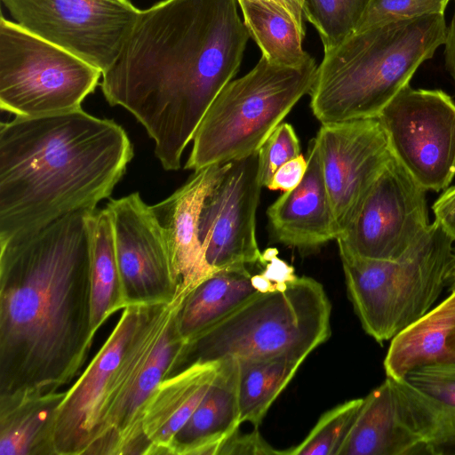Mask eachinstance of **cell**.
I'll return each instance as SVG.
<instances>
[{
    "instance_id": "cell-19",
    "label": "cell",
    "mask_w": 455,
    "mask_h": 455,
    "mask_svg": "<svg viewBox=\"0 0 455 455\" xmlns=\"http://www.w3.org/2000/svg\"><path fill=\"white\" fill-rule=\"evenodd\" d=\"M224 166L213 164L195 171L171 196L150 205L164 235L180 288L188 292L212 272L199 239L198 224L204 198Z\"/></svg>"
},
{
    "instance_id": "cell-1",
    "label": "cell",
    "mask_w": 455,
    "mask_h": 455,
    "mask_svg": "<svg viewBox=\"0 0 455 455\" xmlns=\"http://www.w3.org/2000/svg\"><path fill=\"white\" fill-rule=\"evenodd\" d=\"M250 34L237 0H162L140 10L100 84L110 106L144 126L166 171L237 73Z\"/></svg>"
},
{
    "instance_id": "cell-4",
    "label": "cell",
    "mask_w": 455,
    "mask_h": 455,
    "mask_svg": "<svg viewBox=\"0 0 455 455\" xmlns=\"http://www.w3.org/2000/svg\"><path fill=\"white\" fill-rule=\"evenodd\" d=\"M446 32L443 13H433L356 31L323 50L309 92L314 116L322 124L377 118Z\"/></svg>"
},
{
    "instance_id": "cell-28",
    "label": "cell",
    "mask_w": 455,
    "mask_h": 455,
    "mask_svg": "<svg viewBox=\"0 0 455 455\" xmlns=\"http://www.w3.org/2000/svg\"><path fill=\"white\" fill-rule=\"evenodd\" d=\"M403 379L426 396L437 416L433 455H455V363L419 368Z\"/></svg>"
},
{
    "instance_id": "cell-12",
    "label": "cell",
    "mask_w": 455,
    "mask_h": 455,
    "mask_svg": "<svg viewBox=\"0 0 455 455\" xmlns=\"http://www.w3.org/2000/svg\"><path fill=\"white\" fill-rule=\"evenodd\" d=\"M426 192L392 154L338 245L363 258L398 259L431 224Z\"/></svg>"
},
{
    "instance_id": "cell-17",
    "label": "cell",
    "mask_w": 455,
    "mask_h": 455,
    "mask_svg": "<svg viewBox=\"0 0 455 455\" xmlns=\"http://www.w3.org/2000/svg\"><path fill=\"white\" fill-rule=\"evenodd\" d=\"M143 306L123 309L101 347L66 390L51 429L52 455H92L109 381L138 327Z\"/></svg>"
},
{
    "instance_id": "cell-24",
    "label": "cell",
    "mask_w": 455,
    "mask_h": 455,
    "mask_svg": "<svg viewBox=\"0 0 455 455\" xmlns=\"http://www.w3.org/2000/svg\"><path fill=\"white\" fill-rule=\"evenodd\" d=\"M65 392L0 404V455H52L51 429Z\"/></svg>"
},
{
    "instance_id": "cell-15",
    "label": "cell",
    "mask_w": 455,
    "mask_h": 455,
    "mask_svg": "<svg viewBox=\"0 0 455 455\" xmlns=\"http://www.w3.org/2000/svg\"><path fill=\"white\" fill-rule=\"evenodd\" d=\"M437 434L426 396L403 378L387 376L363 398L339 455H433Z\"/></svg>"
},
{
    "instance_id": "cell-9",
    "label": "cell",
    "mask_w": 455,
    "mask_h": 455,
    "mask_svg": "<svg viewBox=\"0 0 455 455\" xmlns=\"http://www.w3.org/2000/svg\"><path fill=\"white\" fill-rule=\"evenodd\" d=\"M102 71L0 18V108L18 117L82 108Z\"/></svg>"
},
{
    "instance_id": "cell-23",
    "label": "cell",
    "mask_w": 455,
    "mask_h": 455,
    "mask_svg": "<svg viewBox=\"0 0 455 455\" xmlns=\"http://www.w3.org/2000/svg\"><path fill=\"white\" fill-rule=\"evenodd\" d=\"M455 363V288L438 306L395 335L384 360L388 377L419 368Z\"/></svg>"
},
{
    "instance_id": "cell-31",
    "label": "cell",
    "mask_w": 455,
    "mask_h": 455,
    "mask_svg": "<svg viewBox=\"0 0 455 455\" xmlns=\"http://www.w3.org/2000/svg\"><path fill=\"white\" fill-rule=\"evenodd\" d=\"M450 0H370L356 31L433 13H443Z\"/></svg>"
},
{
    "instance_id": "cell-27",
    "label": "cell",
    "mask_w": 455,
    "mask_h": 455,
    "mask_svg": "<svg viewBox=\"0 0 455 455\" xmlns=\"http://www.w3.org/2000/svg\"><path fill=\"white\" fill-rule=\"evenodd\" d=\"M307 356L287 353L238 362L237 395L241 422L255 427Z\"/></svg>"
},
{
    "instance_id": "cell-11",
    "label": "cell",
    "mask_w": 455,
    "mask_h": 455,
    "mask_svg": "<svg viewBox=\"0 0 455 455\" xmlns=\"http://www.w3.org/2000/svg\"><path fill=\"white\" fill-rule=\"evenodd\" d=\"M378 119L394 156L426 190L455 176V103L442 90L403 87Z\"/></svg>"
},
{
    "instance_id": "cell-13",
    "label": "cell",
    "mask_w": 455,
    "mask_h": 455,
    "mask_svg": "<svg viewBox=\"0 0 455 455\" xmlns=\"http://www.w3.org/2000/svg\"><path fill=\"white\" fill-rule=\"evenodd\" d=\"M262 187L257 151L226 163L205 196L198 233L206 262L212 271L264 263L255 232Z\"/></svg>"
},
{
    "instance_id": "cell-25",
    "label": "cell",
    "mask_w": 455,
    "mask_h": 455,
    "mask_svg": "<svg viewBox=\"0 0 455 455\" xmlns=\"http://www.w3.org/2000/svg\"><path fill=\"white\" fill-rule=\"evenodd\" d=\"M91 226V323L93 332L124 308L116 258L114 228L108 208L95 209Z\"/></svg>"
},
{
    "instance_id": "cell-3",
    "label": "cell",
    "mask_w": 455,
    "mask_h": 455,
    "mask_svg": "<svg viewBox=\"0 0 455 455\" xmlns=\"http://www.w3.org/2000/svg\"><path fill=\"white\" fill-rule=\"evenodd\" d=\"M124 129L79 108L0 124V242L110 196L133 157Z\"/></svg>"
},
{
    "instance_id": "cell-18",
    "label": "cell",
    "mask_w": 455,
    "mask_h": 455,
    "mask_svg": "<svg viewBox=\"0 0 455 455\" xmlns=\"http://www.w3.org/2000/svg\"><path fill=\"white\" fill-rule=\"evenodd\" d=\"M263 257L259 273H251L250 265L217 269L187 295L178 315L180 331L187 341L252 298L297 277L294 268L277 257V250L269 248Z\"/></svg>"
},
{
    "instance_id": "cell-30",
    "label": "cell",
    "mask_w": 455,
    "mask_h": 455,
    "mask_svg": "<svg viewBox=\"0 0 455 455\" xmlns=\"http://www.w3.org/2000/svg\"><path fill=\"white\" fill-rule=\"evenodd\" d=\"M363 403V398L353 399L323 413L307 436L286 455H339Z\"/></svg>"
},
{
    "instance_id": "cell-33",
    "label": "cell",
    "mask_w": 455,
    "mask_h": 455,
    "mask_svg": "<svg viewBox=\"0 0 455 455\" xmlns=\"http://www.w3.org/2000/svg\"><path fill=\"white\" fill-rule=\"evenodd\" d=\"M286 455V451H277L270 446L258 432L241 434L236 430L216 451L215 455Z\"/></svg>"
},
{
    "instance_id": "cell-10",
    "label": "cell",
    "mask_w": 455,
    "mask_h": 455,
    "mask_svg": "<svg viewBox=\"0 0 455 455\" xmlns=\"http://www.w3.org/2000/svg\"><path fill=\"white\" fill-rule=\"evenodd\" d=\"M14 22L100 70L116 60L140 12L130 0H1Z\"/></svg>"
},
{
    "instance_id": "cell-39",
    "label": "cell",
    "mask_w": 455,
    "mask_h": 455,
    "mask_svg": "<svg viewBox=\"0 0 455 455\" xmlns=\"http://www.w3.org/2000/svg\"><path fill=\"white\" fill-rule=\"evenodd\" d=\"M454 277H455V272H454V275H453V278H454ZM453 278H452V279H453ZM451 281H452V280H451Z\"/></svg>"
},
{
    "instance_id": "cell-36",
    "label": "cell",
    "mask_w": 455,
    "mask_h": 455,
    "mask_svg": "<svg viewBox=\"0 0 455 455\" xmlns=\"http://www.w3.org/2000/svg\"><path fill=\"white\" fill-rule=\"evenodd\" d=\"M444 46L446 68L451 76L455 85V9L451 24L449 28H447Z\"/></svg>"
},
{
    "instance_id": "cell-26",
    "label": "cell",
    "mask_w": 455,
    "mask_h": 455,
    "mask_svg": "<svg viewBox=\"0 0 455 455\" xmlns=\"http://www.w3.org/2000/svg\"><path fill=\"white\" fill-rule=\"evenodd\" d=\"M237 3L250 36L267 60L297 68L314 60L302 47L305 32L283 9L264 0H237Z\"/></svg>"
},
{
    "instance_id": "cell-14",
    "label": "cell",
    "mask_w": 455,
    "mask_h": 455,
    "mask_svg": "<svg viewBox=\"0 0 455 455\" xmlns=\"http://www.w3.org/2000/svg\"><path fill=\"white\" fill-rule=\"evenodd\" d=\"M106 207L113 222L124 307L172 301L182 289L151 206L134 192L109 199Z\"/></svg>"
},
{
    "instance_id": "cell-29",
    "label": "cell",
    "mask_w": 455,
    "mask_h": 455,
    "mask_svg": "<svg viewBox=\"0 0 455 455\" xmlns=\"http://www.w3.org/2000/svg\"><path fill=\"white\" fill-rule=\"evenodd\" d=\"M369 3L370 0H302V12L318 31L323 50H328L356 30Z\"/></svg>"
},
{
    "instance_id": "cell-20",
    "label": "cell",
    "mask_w": 455,
    "mask_h": 455,
    "mask_svg": "<svg viewBox=\"0 0 455 455\" xmlns=\"http://www.w3.org/2000/svg\"><path fill=\"white\" fill-rule=\"evenodd\" d=\"M307 161L300 183L267 210L275 240L302 251L315 250L338 236L315 138Z\"/></svg>"
},
{
    "instance_id": "cell-2",
    "label": "cell",
    "mask_w": 455,
    "mask_h": 455,
    "mask_svg": "<svg viewBox=\"0 0 455 455\" xmlns=\"http://www.w3.org/2000/svg\"><path fill=\"white\" fill-rule=\"evenodd\" d=\"M92 212L0 242V403L61 391L81 373L95 337Z\"/></svg>"
},
{
    "instance_id": "cell-38",
    "label": "cell",
    "mask_w": 455,
    "mask_h": 455,
    "mask_svg": "<svg viewBox=\"0 0 455 455\" xmlns=\"http://www.w3.org/2000/svg\"><path fill=\"white\" fill-rule=\"evenodd\" d=\"M451 284V289L455 288V277L452 279Z\"/></svg>"
},
{
    "instance_id": "cell-37",
    "label": "cell",
    "mask_w": 455,
    "mask_h": 455,
    "mask_svg": "<svg viewBox=\"0 0 455 455\" xmlns=\"http://www.w3.org/2000/svg\"><path fill=\"white\" fill-rule=\"evenodd\" d=\"M275 4L283 9L294 20L299 29L305 32L302 12V0H264Z\"/></svg>"
},
{
    "instance_id": "cell-34",
    "label": "cell",
    "mask_w": 455,
    "mask_h": 455,
    "mask_svg": "<svg viewBox=\"0 0 455 455\" xmlns=\"http://www.w3.org/2000/svg\"><path fill=\"white\" fill-rule=\"evenodd\" d=\"M307 167V161L301 155L279 167L266 187L270 190L290 191L301 181Z\"/></svg>"
},
{
    "instance_id": "cell-5",
    "label": "cell",
    "mask_w": 455,
    "mask_h": 455,
    "mask_svg": "<svg viewBox=\"0 0 455 455\" xmlns=\"http://www.w3.org/2000/svg\"><path fill=\"white\" fill-rule=\"evenodd\" d=\"M331 303L320 283L296 277L261 293L187 342L180 369L195 363L307 356L331 336Z\"/></svg>"
},
{
    "instance_id": "cell-16",
    "label": "cell",
    "mask_w": 455,
    "mask_h": 455,
    "mask_svg": "<svg viewBox=\"0 0 455 455\" xmlns=\"http://www.w3.org/2000/svg\"><path fill=\"white\" fill-rule=\"evenodd\" d=\"M315 140L339 238L392 152L378 117L322 124Z\"/></svg>"
},
{
    "instance_id": "cell-32",
    "label": "cell",
    "mask_w": 455,
    "mask_h": 455,
    "mask_svg": "<svg viewBox=\"0 0 455 455\" xmlns=\"http://www.w3.org/2000/svg\"><path fill=\"white\" fill-rule=\"evenodd\" d=\"M258 152L263 187L267 186L279 167L301 155L298 136L293 127L286 123L275 129Z\"/></svg>"
},
{
    "instance_id": "cell-7",
    "label": "cell",
    "mask_w": 455,
    "mask_h": 455,
    "mask_svg": "<svg viewBox=\"0 0 455 455\" xmlns=\"http://www.w3.org/2000/svg\"><path fill=\"white\" fill-rule=\"evenodd\" d=\"M317 66L276 65L264 56L217 95L193 138L185 169L198 171L248 156L261 148L295 104L309 93Z\"/></svg>"
},
{
    "instance_id": "cell-22",
    "label": "cell",
    "mask_w": 455,
    "mask_h": 455,
    "mask_svg": "<svg viewBox=\"0 0 455 455\" xmlns=\"http://www.w3.org/2000/svg\"><path fill=\"white\" fill-rule=\"evenodd\" d=\"M237 381V360L220 362L204 398L177 433L170 454H216L220 444L238 430L242 424Z\"/></svg>"
},
{
    "instance_id": "cell-8",
    "label": "cell",
    "mask_w": 455,
    "mask_h": 455,
    "mask_svg": "<svg viewBox=\"0 0 455 455\" xmlns=\"http://www.w3.org/2000/svg\"><path fill=\"white\" fill-rule=\"evenodd\" d=\"M189 292L168 303L144 305L138 327L109 381L92 455L143 454L144 406L167 377L180 369L187 340L178 315Z\"/></svg>"
},
{
    "instance_id": "cell-21",
    "label": "cell",
    "mask_w": 455,
    "mask_h": 455,
    "mask_svg": "<svg viewBox=\"0 0 455 455\" xmlns=\"http://www.w3.org/2000/svg\"><path fill=\"white\" fill-rule=\"evenodd\" d=\"M219 363H195L164 379L147 401L140 419L144 455L170 454L177 433L212 381Z\"/></svg>"
},
{
    "instance_id": "cell-6",
    "label": "cell",
    "mask_w": 455,
    "mask_h": 455,
    "mask_svg": "<svg viewBox=\"0 0 455 455\" xmlns=\"http://www.w3.org/2000/svg\"><path fill=\"white\" fill-rule=\"evenodd\" d=\"M339 250L354 309L366 333L380 344L427 313L455 272V243L436 221L395 260Z\"/></svg>"
},
{
    "instance_id": "cell-35",
    "label": "cell",
    "mask_w": 455,
    "mask_h": 455,
    "mask_svg": "<svg viewBox=\"0 0 455 455\" xmlns=\"http://www.w3.org/2000/svg\"><path fill=\"white\" fill-rule=\"evenodd\" d=\"M435 220L455 243V186L447 188L432 206Z\"/></svg>"
}]
</instances>
